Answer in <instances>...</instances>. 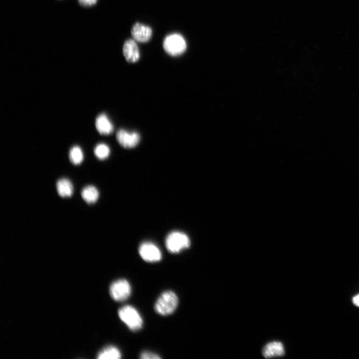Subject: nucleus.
Returning <instances> with one entry per match:
<instances>
[{"label":"nucleus","instance_id":"0eeeda50","mask_svg":"<svg viewBox=\"0 0 359 359\" xmlns=\"http://www.w3.org/2000/svg\"><path fill=\"white\" fill-rule=\"evenodd\" d=\"M116 138L120 145L124 148L130 149L133 148L138 144L140 136L136 132H130L121 130L117 133Z\"/></svg>","mask_w":359,"mask_h":359},{"label":"nucleus","instance_id":"2eb2a0df","mask_svg":"<svg viewBox=\"0 0 359 359\" xmlns=\"http://www.w3.org/2000/svg\"><path fill=\"white\" fill-rule=\"evenodd\" d=\"M69 157L72 164L78 165L83 163L84 155L82 149L77 146H75L70 150Z\"/></svg>","mask_w":359,"mask_h":359},{"label":"nucleus","instance_id":"1a4fd4ad","mask_svg":"<svg viewBox=\"0 0 359 359\" xmlns=\"http://www.w3.org/2000/svg\"><path fill=\"white\" fill-rule=\"evenodd\" d=\"M123 53L129 63H135L140 59L139 48L134 39L127 40L124 46Z\"/></svg>","mask_w":359,"mask_h":359},{"label":"nucleus","instance_id":"f03ea898","mask_svg":"<svg viewBox=\"0 0 359 359\" xmlns=\"http://www.w3.org/2000/svg\"><path fill=\"white\" fill-rule=\"evenodd\" d=\"M118 316L131 331H137L142 328V318L137 310L132 306L126 305L120 309Z\"/></svg>","mask_w":359,"mask_h":359},{"label":"nucleus","instance_id":"ddd939ff","mask_svg":"<svg viewBox=\"0 0 359 359\" xmlns=\"http://www.w3.org/2000/svg\"><path fill=\"white\" fill-rule=\"evenodd\" d=\"M81 194L84 200L89 204L96 203L99 196L98 189L92 185L85 187L82 191Z\"/></svg>","mask_w":359,"mask_h":359},{"label":"nucleus","instance_id":"9d476101","mask_svg":"<svg viewBox=\"0 0 359 359\" xmlns=\"http://www.w3.org/2000/svg\"><path fill=\"white\" fill-rule=\"evenodd\" d=\"M285 351L282 343L274 341L267 344L262 351L263 356L265 358L281 357L285 355Z\"/></svg>","mask_w":359,"mask_h":359},{"label":"nucleus","instance_id":"39448f33","mask_svg":"<svg viewBox=\"0 0 359 359\" xmlns=\"http://www.w3.org/2000/svg\"><path fill=\"white\" fill-rule=\"evenodd\" d=\"M131 287L125 279H118L115 281L109 288L111 298L117 302H123L127 300L131 296Z\"/></svg>","mask_w":359,"mask_h":359},{"label":"nucleus","instance_id":"dca6fc26","mask_svg":"<svg viewBox=\"0 0 359 359\" xmlns=\"http://www.w3.org/2000/svg\"><path fill=\"white\" fill-rule=\"evenodd\" d=\"M94 153L98 159L104 160L109 156L110 150L107 145L101 143L96 146L94 150Z\"/></svg>","mask_w":359,"mask_h":359},{"label":"nucleus","instance_id":"f3484780","mask_svg":"<svg viewBox=\"0 0 359 359\" xmlns=\"http://www.w3.org/2000/svg\"><path fill=\"white\" fill-rule=\"evenodd\" d=\"M140 358L142 359H159L162 358L158 355L150 352H142Z\"/></svg>","mask_w":359,"mask_h":359},{"label":"nucleus","instance_id":"9b49d317","mask_svg":"<svg viewBox=\"0 0 359 359\" xmlns=\"http://www.w3.org/2000/svg\"><path fill=\"white\" fill-rule=\"evenodd\" d=\"M96 127L101 135H109L114 130L112 124L105 114H100L96 119Z\"/></svg>","mask_w":359,"mask_h":359},{"label":"nucleus","instance_id":"f8f14e48","mask_svg":"<svg viewBox=\"0 0 359 359\" xmlns=\"http://www.w3.org/2000/svg\"><path fill=\"white\" fill-rule=\"evenodd\" d=\"M57 190L62 197L71 196L73 193V186L71 181L66 178H62L57 183Z\"/></svg>","mask_w":359,"mask_h":359},{"label":"nucleus","instance_id":"6e6552de","mask_svg":"<svg viewBox=\"0 0 359 359\" xmlns=\"http://www.w3.org/2000/svg\"><path fill=\"white\" fill-rule=\"evenodd\" d=\"M131 35L135 41L147 43L152 37V30L150 27L137 23L132 28Z\"/></svg>","mask_w":359,"mask_h":359},{"label":"nucleus","instance_id":"f257e3e1","mask_svg":"<svg viewBox=\"0 0 359 359\" xmlns=\"http://www.w3.org/2000/svg\"><path fill=\"white\" fill-rule=\"evenodd\" d=\"M178 304L179 299L176 294L172 291H166L157 299L154 309L158 314L167 316L176 310Z\"/></svg>","mask_w":359,"mask_h":359},{"label":"nucleus","instance_id":"7ed1b4c3","mask_svg":"<svg viewBox=\"0 0 359 359\" xmlns=\"http://www.w3.org/2000/svg\"><path fill=\"white\" fill-rule=\"evenodd\" d=\"M190 238L185 233L174 231L167 236L165 245L167 250L172 254H178L190 247Z\"/></svg>","mask_w":359,"mask_h":359},{"label":"nucleus","instance_id":"20e7f679","mask_svg":"<svg viewBox=\"0 0 359 359\" xmlns=\"http://www.w3.org/2000/svg\"><path fill=\"white\" fill-rule=\"evenodd\" d=\"M163 48L169 55L176 57L183 54L186 50L187 45L184 38L180 34L173 33L164 39Z\"/></svg>","mask_w":359,"mask_h":359},{"label":"nucleus","instance_id":"6ab92c4d","mask_svg":"<svg viewBox=\"0 0 359 359\" xmlns=\"http://www.w3.org/2000/svg\"><path fill=\"white\" fill-rule=\"evenodd\" d=\"M353 302L356 306L359 307V294L353 298Z\"/></svg>","mask_w":359,"mask_h":359},{"label":"nucleus","instance_id":"a211bd4d","mask_svg":"<svg viewBox=\"0 0 359 359\" xmlns=\"http://www.w3.org/2000/svg\"><path fill=\"white\" fill-rule=\"evenodd\" d=\"M78 1L83 6H91L96 4L98 0H78Z\"/></svg>","mask_w":359,"mask_h":359},{"label":"nucleus","instance_id":"4468645a","mask_svg":"<svg viewBox=\"0 0 359 359\" xmlns=\"http://www.w3.org/2000/svg\"><path fill=\"white\" fill-rule=\"evenodd\" d=\"M122 354L118 348L114 346H108L98 354V359H119L122 358Z\"/></svg>","mask_w":359,"mask_h":359},{"label":"nucleus","instance_id":"423d86ee","mask_svg":"<svg viewBox=\"0 0 359 359\" xmlns=\"http://www.w3.org/2000/svg\"><path fill=\"white\" fill-rule=\"evenodd\" d=\"M141 258L148 262H156L161 261L163 257L162 252L158 247L150 242L142 244L139 249Z\"/></svg>","mask_w":359,"mask_h":359}]
</instances>
